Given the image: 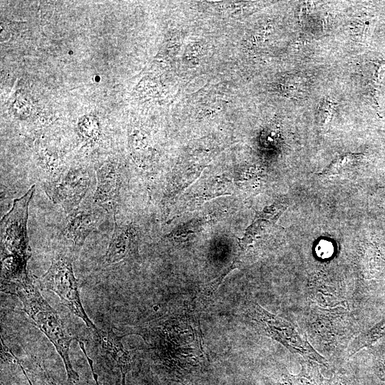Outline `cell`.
Here are the masks:
<instances>
[{
	"instance_id": "obj_21",
	"label": "cell",
	"mask_w": 385,
	"mask_h": 385,
	"mask_svg": "<svg viewBox=\"0 0 385 385\" xmlns=\"http://www.w3.org/2000/svg\"><path fill=\"white\" fill-rule=\"evenodd\" d=\"M322 385H359L354 376L346 373H337L324 379Z\"/></svg>"
},
{
	"instance_id": "obj_8",
	"label": "cell",
	"mask_w": 385,
	"mask_h": 385,
	"mask_svg": "<svg viewBox=\"0 0 385 385\" xmlns=\"http://www.w3.org/2000/svg\"><path fill=\"white\" fill-rule=\"evenodd\" d=\"M94 334L101 353L111 364L120 369L122 379H125L126 374L132 366V359L122 344L123 336L119 337L112 329H98Z\"/></svg>"
},
{
	"instance_id": "obj_11",
	"label": "cell",
	"mask_w": 385,
	"mask_h": 385,
	"mask_svg": "<svg viewBox=\"0 0 385 385\" xmlns=\"http://www.w3.org/2000/svg\"><path fill=\"white\" fill-rule=\"evenodd\" d=\"M135 233L132 226H120L115 222L114 231L106 252L105 262L117 263L128 257L134 250Z\"/></svg>"
},
{
	"instance_id": "obj_6",
	"label": "cell",
	"mask_w": 385,
	"mask_h": 385,
	"mask_svg": "<svg viewBox=\"0 0 385 385\" xmlns=\"http://www.w3.org/2000/svg\"><path fill=\"white\" fill-rule=\"evenodd\" d=\"M90 183V174L83 168L61 171L46 184V192L70 214L79 207Z\"/></svg>"
},
{
	"instance_id": "obj_17",
	"label": "cell",
	"mask_w": 385,
	"mask_h": 385,
	"mask_svg": "<svg viewBox=\"0 0 385 385\" xmlns=\"http://www.w3.org/2000/svg\"><path fill=\"white\" fill-rule=\"evenodd\" d=\"M231 270H232V269L229 267L221 275L205 286L204 289L199 293L197 297L196 298V301L195 302V312L199 316L208 307L225 277Z\"/></svg>"
},
{
	"instance_id": "obj_10",
	"label": "cell",
	"mask_w": 385,
	"mask_h": 385,
	"mask_svg": "<svg viewBox=\"0 0 385 385\" xmlns=\"http://www.w3.org/2000/svg\"><path fill=\"white\" fill-rule=\"evenodd\" d=\"M228 180H222L220 178L211 179L207 183L202 182L196 188L191 189L181 200L177 208L178 213L186 212L188 208L197 206L201 202L216 196L228 195Z\"/></svg>"
},
{
	"instance_id": "obj_5",
	"label": "cell",
	"mask_w": 385,
	"mask_h": 385,
	"mask_svg": "<svg viewBox=\"0 0 385 385\" xmlns=\"http://www.w3.org/2000/svg\"><path fill=\"white\" fill-rule=\"evenodd\" d=\"M309 319L312 338L319 340L326 348L332 344L337 346V339L347 345L354 334L351 317L344 308L316 307L311 310Z\"/></svg>"
},
{
	"instance_id": "obj_14",
	"label": "cell",
	"mask_w": 385,
	"mask_h": 385,
	"mask_svg": "<svg viewBox=\"0 0 385 385\" xmlns=\"http://www.w3.org/2000/svg\"><path fill=\"white\" fill-rule=\"evenodd\" d=\"M364 156L359 153H349L337 158L320 175L328 178H348L356 172Z\"/></svg>"
},
{
	"instance_id": "obj_20",
	"label": "cell",
	"mask_w": 385,
	"mask_h": 385,
	"mask_svg": "<svg viewBox=\"0 0 385 385\" xmlns=\"http://www.w3.org/2000/svg\"><path fill=\"white\" fill-rule=\"evenodd\" d=\"M374 369L378 376L385 381V346L372 349Z\"/></svg>"
},
{
	"instance_id": "obj_2",
	"label": "cell",
	"mask_w": 385,
	"mask_h": 385,
	"mask_svg": "<svg viewBox=\"0 0 385 385\" xmlns=\"http://www.w3.org/2000/svg\"><path fill=\"white\" fill-rule=\"evenodd\" d=\"M34 185L21 197L15 199L10 210L1 220V284L28 277L26 265L31 257L27 237L29 205Z\"/></svg>"
},
{
	"instance_id": "obj_3",
	"label": "cell",
	"mask_w": 385,
	"mask_h": 385,
	"mask_svg": "<svg viewBox=\"0 0 385 385\" xmlns=\"http://www.w3.org/2000/svg\"><path fill=\"white\" fill-rule=\"evenodd\" d=\"M73 256L70 252L57 254L47 272L38 279V285L40 288L58 295L73 314L81 318L91 331L96 332L98 328L87 315L80 298L78 282L73 270Z\"/></svg>"
},
{
	"instance_id": "obj_13",
	"label": "cell",
	"mask_w": 385,
	"mask_h": 385,
	"mask_svg": "<svg viewBox=\"0 0 385 385\" xmlns=\"http://www.w3.org/2000/svg\"><path fill=\"white\" fill-rule=\"evenodd\" d=\"M381 61H367L360 66L361 87L364 93L370 99L375 108H379L378 91L384 68Z\"/></svg>"
},
{
	"instance_id": "obj_18",
	"label": "cell",
	"mask_w": 385,
	"mask_h": 385,
	"mask_svg": "<svg viewBox=\"0 0 385 385\" xmlns=\"http://www.w3.org/2000/svg\"><path fill=\"white\" fill-rule=\"evenodd\" d=\"M373 21L374 17L367 14L354 16L349 22L351 35L357 40H364L371 31Z\"/></svg>"
},
{
	"instance_id": "obj_7",
	"label": "cell",
	"mask_w": 385,
	"mask_h": 385,
	"mask_svg": "<svg viewBox=\"0 0 385 385\" xmlns=\"http://www.w3.org/2000/svg\"><path fill=\"white\" fill-rule=\"evenodd\" d=\"M99 221V213L88 209L78 207L69 214L64 235L71 244L73 254L82 247L86 237L96 229Z\"/></svg>"
},
{
	"instance_id": "obj_4",
	"label": "cell",
	"mask_w": 385,
	"mask_h": 385,
	"mask_svg": "<svg viewBox=\"0 0 385 385\" xmlns=\"http://www.w3.org/2000/svg\"><path fill=\"white\" fill-rule=\"evenodd\" d=\"M249 314L264 334L278 342L292 353L328 367L327 359L300 334L292 323L270 312L256 302L251 304Z\"/></svg>"
},
{
	"instance_id": "obj_15",
	"label": "cell",
	"mask_w": 385,
	"mask_h": 385,
	"mask_svg": "<svg viewBox=\"0 0 385 385\" xmlns=\"http://www.w3.org/2000/svg\"><path fill=\"white\" fill-rule=\"evenodd\" d=\"M384 337H385V317L354 339L347 350L348 356L351 357L363 348L371 346Z\"/></svg>"
},
{
	"instance_id": "obj_9",
	"label": "cell",
	"mask_w": 385,
	"mask_h": 385,
	"mask_svg": "<svg viewBox=\"0 0 385 385\" xmlns=\"http://www.w3.org/2000/svg\"><path fill=\"white\" fill-rule=\"evenodd\" d=\"M96 178L94 201L106 210H111L117 202L120 185L117 165L112 162L103 164L98 169Z\"/></svg>"
},
{
	"instance_id": "obj_1",
	"label": "cell",
	"mask_w": 385,
	"mask_h": 385,
	"mask_svg": "<svg viewBox=\"0 0 385 385\" xmlns=\"http://www.w3.org/2000/svg\"><path fill=\"white\" fill-rule=\"evenodd\" d=\"M1 290L19 299L24 312L47 337L61 356L68 381L71 384L78 381L79 376L74 370L69 357L71 343L76 338L69 332L58 312L43 297L38 287L28 277L1 284Z\"/></svg>"
},
{
	"instance_id": "obj_16",
	"label": "cell",
	"mask_w": 385,
	"mask_h": 385,
	"mask_svg": "<svg viewBox=\"0 0 385 385\" xmlns=\"http://www.w3.org/2000/svg\"><path fill=\"white\" fill-rule=\"evenodd\" d=\"M279 91L292 98H301L309 89L307 79L300 75H287L282 78L278 83Z\"/></svg>"
},
{
	"instance_id": "obj_12",
	"label": "cell",
	"mask_w": 385,
	"mask_h": 385,
	"mask_svg": "<svg viewBox=\"0 0 385 385\" xmlns=\"http://www.w3.org/2000/svg\"><path fill=\"white\" fill-rule=\"evenodd\" d=\"M324 379L317 362L304 359L298 374L282 373L274 385H322Z\"/></svg>"
},
{
	"instance_id": "obj_19",
	"label": "cell",
	"mask_w": 385,
	"mask_h": 385,
	"mask_svg": "<svg viewBox=\"0 0 385 385\" xmlns=\"http://www.w3.org/2000/svg\"><path fill=\"white\" fill-rule=\"evenodd\" d=\"M337 106V102L329 98H324L319 102L317 111V120L320 128L326 129L329 125Z\"/></svg>"
}]
</instances>
